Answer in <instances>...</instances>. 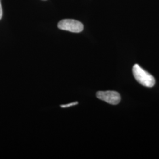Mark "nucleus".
I'll return each mask as SVG.
<instances>
[{"label": "nucleus", "mask_w": 159, "mask_h": 159, "mask_svg": "<svg viewBox=\"0 0 159 159\" xmlns=\"http://www.w3.org/2000/svg\"><path fill=\"white\" fill-rule=\"evenodd\" d=\"M133 74L135 79L143 86L152 87L155 84L156 81L153 76L137 64L133 67Z\"/></svg>", "instance_id": "1"}, {"label": "nucleus", "mask_w": 159, "mask_h": 159, "mask_svg": "<svg viewBox=\"0 0 159 159\" xmlns=\"http://www.w3.org/2000/svg\"><path fill=\"white\" fill-rule=\"evenodd\" d=\"M58 27L62 30L77 33L81 32L84 29V26L82 23L79 21L71 19H65L60 21L58 24Z\"/></svg>", "instance_id": "2"}, {"label": "nucleus", "mask_w": 159, "mask_h": 159, "mask_svg": "<svg viewBox=\"0 0 159 159\" xmlns=\"http://www.w3.org/2000/svg\"><path fill=\"white\" fill-rule=\"evenodd\" d=\"M96 96L100 100L112 105L118 104L121 100L119 93L115 91H98Z\"/></svg>", "instance_id": "3"}, {"label": "nucleus", "mask_w": 159, "mask_h": 159, "mask_svg": "<svg viewBox=\"0 0 159 159\" xmlns=\"http://www.w3.org/2000/svg\"><path fill=\"white\" fill-rule=\"evenodd\" d=\"M79 104V102H71V103L67 104H65V105H61V107L66 108V107H71V106H73L77 105V104Z\"/></svg>", "instance_id": "4"}, {"label": "nucleus", "mask_w": 159, "mask_h": 159, "mask_svg": "<svg viewBox=\"0 0 159 159\" xmlns=\"http://www.w3.org/2000/svg\"><path fill=\"white\" fill-rule=\"evenodd\" d=\"M2 17V6L1 4V0H0V20L1 19Z\"/></svg>", "instance_id": "5"}]
</instances>
